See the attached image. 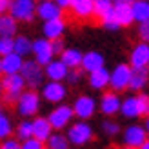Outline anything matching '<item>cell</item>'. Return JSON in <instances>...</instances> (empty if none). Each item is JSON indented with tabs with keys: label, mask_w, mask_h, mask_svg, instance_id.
<instances>
[{
	"label": "cell",
	"mask_w": 149,
	"mask_h": 149,
	"mask_svg": "<svg viewBox=\"0 0 149 149\" xmlns=\"http://www.w3.org/2000/svg\"><path fill=\"white\" fill-rule=\"evenodd\" d=\"M20 74L26 80V86L29 89H40L42 84L46 82V74H44V65H40L35 58H27L24 60V65L20 69Z\"/></svg>",
	"instance_id": "4"
},
{
	"label": "cell",
	"mask_w": 149,
	"mask_h": 149,
	"mask_svg": "<svg viewBox=\"0 0 149 149\" xmlns=\"http://www.w3.org/2000/svg\"><path fill=\"white\" fill-rule=\"evenodd\" d=\"M0 58H2V74H15V73H20L22 65H24V60H26L24 56L17 55L15 51H13V53H9V55L0 56Z\"/></svg>",
	"instance_id": "20"
},
{
	"label": "cell",
	"mask_w": 149,
	"mask_h": 149,
	"mask_svg": "<svg viewBox=\"0 0 149 149\" xmlns=\"http://www.w3.org/2000/svg\"><path fill=\"white\" fill-rule=\"evenodd\" d=\"M115 18L120 24V27H129L135 22L133 20V13H131V6H115Z\"/></svg>",
	"instance_id": "31"
},
{
	"label": "cell",
	"mask_w": 149,
	"mask_h": 149,
	"mask_svg": "<svg viewBox=\"0 0 149 149\" xmlns=\"http://www.w3.org/2000/svg\"><path fill=\"white\" fill-rule=\"evenodd\" d=\"M138 149H149V138H147V140H146V142H144L142 146H140Z\"/></svg>",
	"instance_id": "46"
},
{
	"label": "cell",
	"mask_w": 149,
	"mask_h": 149,
	"mask_svg": "<svg viewBox=\"0 0 149 149\" xmlns=\"http://www.w3.org/2000/svg\"><path fill=\"white\" fill-rule=\"evenodd\" d=\"M7 13L18 22H31L36 17V0H9Z\"/></svg>",
	"instance_id": "9"
},
{
	"label": "cell",
	"mask_w": 149,
	"mask_h": 149,
	"mask_svg": "<svg viewBox=\"0 0 149 149\" xmlns=\"http://www.w3.org/2000/svg\"><path fill=\"white\" fill-rule=\"evenodd\" d=\"M69 73V68L65 65L60 58H53L49 64L44 65V74L46 80H55V82H65V77Z\"/></svg>",
	"instance_id": "15"
},
{
	"label": "cell",
	"mask_w": 149,
	"mask_h": 149,
	"mask_svg": "<svg viewBox=\"0 0 149 149\" xmlns=\"http://www.w3.org/2000/svg\"><path fill=\"white\" fill-rule=\"evenodd\" d=\"M68 136L71 147H84L93 140V127L89 120H73L69 124V127L64 131Z\"/></svg>",
	"instance_id": "3"
},
{
	"label": "cell",
	"mask_w": 149,
	"mask_h": 149,
	"mask_svg": "<svg viewBox=\"0 0 149 149\" xmlns=\"http://www.w3.org/2000/svg\"><path fill=\"white\" fill-rule=\"evenodd\" d=\"M149 84V71L147 69H133L131 74V82H129V89L131 91H144Z\"/></svg>",
	"instance_id": "24"
},
{
	"label": "cell",
	"mask_w": 149,
	"mask_h": 149,
	"mask_svg": "<svg viewBox=\"0 0 149 149\" xmlns=\"http://www.w3.org/2000/svg\"><path fill=\"white\" fill-rule=\"evenodd\" d=\"M13 38L15 36H0V56L13 53Z\"/></svg>",
	"instance_id": "35"
},
{
	"label": "cell",
	"mask_w": 149,
	"mask_h": 149,
	"mask_svg": "<svg viewBox=\"0 0 149 149\" xmlns=\"http://www.w3.org/2000/svg\"><path fill=\"white\" fill-rule=\"evenodd\" d=\"M136 98H138L140 116H142V118L149 116V95H147V93H144V91H140V93H136Z\"/></svg>",
	"instance_id": "34"
},
{
	"label": "cell",
	"mask_w": 149,
	"mask_h": 149,
	"mask_svg": "<svg viewBox=\"0 0 149 149\" xmlns=\"http://www.w3.org/2000/svg\"><path fill=\"white\" fill-rule=\"evenodd\" d=\"M124 149H133V147H125V146H124Z\"/></svg>",
	"instance_id": "50"
},
{
	"label": "cell",
	"mask_w": 149,
	"mask_h": 149,
	"mask_svg": "<svg viewBox=\"0 0 149 149\" xmlns=\"http://www.w3.org/2000/svg\"><path fill=\"white\" fill-rule=\"evenodd\" d=\"M0 100H2V87H0Z\"/></svg>",
	"instance_id": "49"
},
{
	"label": "cell",
	"mask_w": 149,
	"mask_h": 149,
	"mask_svg": "<svg viewBox=\"0 0 149 149\" xmlns=\"http://www.w3.org/2000/svg\"><path fill=\"white\" fill-rule=\"evenodd\" d=\"M31 47H33V40L27 38L26 35H17L13 38V51L20 56H29L31 55Z\"/></svg>",
	"instance_id": "27"
},
{
	"label": "cell",
	"mask_w": 149,
	"mask_h": 149,
	"mask_svg": "<svg viewBox=\"0 0 149 149\" xmlns=\"http://www.w3.org/2000/svg\"><path fill=\"white\" fill-rule=\"evenodd\" d=\"M65 29H68V22H65L64 17H62V18H55V20L44 22L42 35H44V38H47V40H56V38H62L64 36Z\"/></svg>",
	"instance_id": "16"
},
{
	"label": "cell",
	"mask_w": 149,
	"mask_h": 149,
	"mask_svg": "<svg viewBox=\"0 0 149 149\" xmlns=\"http://www.w3.org/2000/svg\"><path fill=\"white\" fill-rule=\"evenodd\" d=\"M120 106H122V98L116 91H106L98 100V111L106 118H111L120 113Z\"/></svg>",
	"instance_id": "11"
},
{
	"label": "cell",
	"mask_w": 149,
	"mask_h": 149,
	"mask_svg": "<svg viewBox=\"0 0 149 149\" xmlns=\"http://www.w3.org/2000/svg\"><path fill=\"white\" fill-rule=\"evenodd\" d=\"M0 87H2V100L9 106H15L24 89H27L26 80L20 73L15 74H2L0 77Z\"/></svg>",
	"instance_id": "1"
},
{
	"label": "cell",
	"mask_w": 149,
	"mask_h": 149,
	"mask_svg": "<svg viewBox=\"0 0 149 149\" xmlns=\"http://www.w3.org/2000/svg\"><path fill=\"white\" fill-rule=\"evenodd\" d=\"M20 149H46V144L40 142L38 138L31 136L27 140H22V142H20Z\"/></svg>",
	"instance_id": "36"
},
{
	"label": "cell",
	"mask_w": 149,
	"mask_h": 149,
	"mask_svg": "<svg viewBox=\"0 0 149 149\" xmlns=\"http://www.w3.org/2000/svg\"><path fill=\"white\" fill-rule=\"evenodd\" d=\"M71 149H73V147H71Z\"/></svg>",
	"instance_id": "52"
},
{
	"label": "cell",
	"mask_w": 149,
	"mask_h": 149,
	"mask_svg": "<svg viewBox=\"0 0 149 149\" xmlns=\"http://www.w3.org/2000/svg\"><path fill=\"white\" fill-rule=\"evenodd\" d=\"M113 4L115 6H131L133 0H113Z\"/></svg>",
	"instance_id": "44"
},
{
	"label": "cell",
	"mask_w": 149,
	"mask_h": 149,
	"mask_svg": "<svg viewBox=\"0 0 149 149\" xmlns=\"http://www.w3.org/2000/svg\"><path fill=\"white\" fill-rule=\"evenodd\" d=\"M144 129H146L147 138H149V116H146V120H144Z\"/></svg>",
	"instance_id": "45"
},
{
	"label": "cell",
	"mask_w": 149,
	"mask_h": 149,
	"mask_svg": "<svg viewBox=\"0 0 149 149\" xmlns=\"http://www.w3.org/2000/svg\"><path fill=\"white\" fill-rule=\"evenodd\" d=\"M147 71H149V65H147Z\"/></svg>",
	"instance_id": "51"
},
{
	"label": "cell",
	"mask_w": 149,
	"mask_h": 149,
	"mask_svg": "<svg viewBox=\"0 0 149 149\" xmlns=\"http://www.w3.org/2000/svg\"><path fill=\"white\" fill-rule=\"evenodd\" d=\"M104 65H106V58H104V55L100 51H87V53H84V56H82L80 69L89 74V73L104 68Z\"/></svg>",
	"instance_id": "18"
},
{
	"label": "cell",
	"mask_w": 149,
	"mask_h": 149,
	"mask_svg": "<svg viewBox=\"0 0 149 149\" xmlns=\"http://www.w3.org/2000/svg\"><path fill=\"white\" fill-rule=\"evenodd\" d=\"M51 47H53V53H55V56H56V55H60L62 51L65 49L64 38H56V40H51Z\"/></svg>",
	"instance_id": "41"
},
{
	"label": "cell",
	"mask_w": 149,
	"mask_h": 149,
	"mask_svg": "<svg viewBox=\"0 0 149 149\" xmlns=\"http://www.w3.org/2000/svg\"><path fill=\"white\" fill-rule=\"evenodd\" d=\"M31 124H33V136L35 138H38L40 142L46 144V140L51 136V133H53V125L49 124L47 120V116H40V115H36L31 118Z\"/></svg>",
	"instance_id": "19"
},
{
	"label": "cell",
	"mask_w": 149,
	"mask_h": 149,
	"mask_svg": "<svg viewBox=\"0 0 149 149\" xmlns=\"http://www.w3.org/2000/svg\"><path fill=\"white\" fill-rule=\"evenodd\" d=\"M146 140H147V133L144 129V125H140V124H129L122 131V144L125 147L138 149Z\"/></svg>",
	"instance_id": "10"
},
{
	"label": "cell",
	"mask_w": 149,
	"mask_h": 149,
	"mask_svg": "<svg viewBox=\"0 0 149 149\" xmlns=\"http://www.w3.org/2000/svg\"><path fill=\"white\" fill-rule=\"evenodd\" d=\"M100 127H102V133L106 136H109V138H115V136H118L122 133V127H120V124H118L116 120H107L106 118Z\"/></svg>",
	"instance_id": "33"
},
{
	"label": "cell",
	"mask_w": 149,
	"mask_h": 149,
	"mask_svg": "<svg viewBox=\"0 0 149 149\" xmlns=\"http://www.w3.org/2000/svg\"><path fill=\"white\" fill-rule=\"evenodd\" d=\"M0 149H20V140L17 136H9L0 140Z\"/></svg>",
	"instance_id": "39"
},
{
	"label": "cell",
	"mask_w": 149,
	"mask_h": 149,
	"mask_svg": "<svg viewBox=\"0 0 149 149\" xmlns=\"http://www.w3.org/2000/svg\"><path fill=\"white\" fill-rule=\"evenodd\" d=\"M46 149H47V147H46Z\"/></svg>",
	"instance_id": "53"
},
{
	"label": "cell",
	"mask_w": 149,
	"mask_h": 149,
	"mask_svg": "<svg viewBox=\"0 0 149 149\" xmlns=\"http://www.w3.org/2000/svg\"><path fill=\"white\" fill-rule=\"evenodd\" d=\"M15 124L11 120V115L4 109V106H0V140L13 136Z\"/></svg>",
	"instance_id": "29"
},
{
	"label": "cell",
	"mask_w": 149,
	"mask_h": 149,
	"mask_svg": "<svg viewBox=\"0 0 149 149\" xmlns=\"http://www.w3.org/2000/svg\"><path fill=\"white\" fill-rule=\"evenodd\" d=\"M82 56H84V53H82L80 49L77 47H65L60 55H58V58L68 65L69 69H77L80 68V64H82Z\"/></svg>",
	"instance_id": "23"
},
{
	"label": "cell",
	"mask_w": 149,
	"mask_h": 149,
	"mask_svg": "<svg viewBox=\"0 0 149 149\" xmlns=\"http://www.w3.org/2000/svg\"><path fill=\"white\" fill-rule=\"evenodd\" d=\"M0 77H2V58H0Z\"/></svg>",
	"instance_id": "47"
},
{
	"label": "cell",
	"mask_w": 149,
	"mask_h": 149,
	"mask_svg": "<svg viewBox=\"0 0 149 149\" xmlns=\"http://www.w3.org/2000/svg\"><path fill=\"white\" fill-rule=\"evenodd\" d=\"M47 120L49 124L53 125L55 131H65L69 127V124L74 120V113H73V107L69 106V104H56V106L49 111L47 115Z\"/></svg>",
	"instance_id": "5"
},
{
	"label": "cell",
	"mask_w": 149,
	"mask_h": 149,
	"mask_svg": "<svg viewBox=\"0 0 149 149\" xmlns=\"http://www.w3.org/2000/svg\"><path fill=\"white\" fill-rule=\"evenodd\" d=\"M131 74H133V68H131L127 62L116 64L115 68L109 71V87H111V91L120 93V91L129 89Z\"/></svg>",
	"instance_id": "6"
},
{
	"label": "cell",
	"mask_w": 149,
	"mask_h": 149,
	"mask_svg": "<svg viewBox=\"0 0 149 149\" xmlns=\"http://www.w3.org/2000/svg\"><path fill=\"white\" fill-rule=\"evenodd\" d=\"M87 82H89V86H91L95 91H104V89H107L109 87V69L104 65V68L89 73Z\"/></svg>",
	"instance_id": "22"
},
{
	"label": "cell",
	"mask_w": 149,
	"mask_h": 149,
	"mask_svg": "<svg viewBox=\"0 0 149 149\" xmlns=\"http://www.w3.org/2000/svg\"><path fill=\"white\" fill-rule=\"evenodd\" d=\"M36 17H38L42 22L62 18L64 17V9L55 2V0H40V2H36Z\"/></svg>",
	"instance_id": "14"
},
{
	"label": "cell",
	"mask_w": 149,
	"mask_h": 149,
	"mask_svg": "<svg viewBox=\"0 0 149 149\" xmlns=\"http://www.w3.org/2000/svg\"><path fill=\"white\" fill-rule=\"evenodd\" d=\"M95 2H113V0H95Z\"/></svg>",
	"instance_id": "48"
},
{
	"label": "cell",
	"mask_w": 149,
	"mask_h": 149,
	"mask_svg": "<svg viewBox=\"0 0 149 149\" xmlns=\"http://www.w3.org/2000/svg\"><path fill=\"white\" fill-rule=\"evenodd\" d=\"M40 96L44 102L47 104H53V106H56V104H62L65 102V98H68V86L64 84V82H55V80H47L44 82L42 87H40Z\"/></svg>",
	"instance_id": "7"
},
{
	"label": "cell",
	"mask_w": 149,
	"mask_h": 149,
	"mask_svg": "<svg viewBox=\"0 0 149 149\" xmlns=\"http://www.w3.org/2000/svg\"><path fill=\"white\" fill-rule=\"evenodd\" d=\"M18 20H15L9 13L0 15V36H17Z\"/></svg>",
	"instance_id": "25"
},
{
	"label": "cell",
	"mask_w": 149,
	"mask_h": 149,
	"mask_svg": "<svg viewBox=\"0 0 149 149\" xmlns=\"http://www.w3.org/2000/svg\"><path fill=\"white\" fill-rule=\"evenodd\" d=\"M131 13H133V20L136 24L144 22V20H149V0H133Z\"/></svg>",
	"instance_id": "26"
},
{
	"label": "cell",
	"mask_w": 149,
	"mask_h": 149,
	"mask_svg": "<svg viewBox=\"0 0 149 149\" xmlns=\"http://www.w3.org/2000/svg\"><path fill=\"white\" fill-rule=\"evenodd\" d=\"M69 11L77 20H89L95 17V0H74Z\"/></svg>",
	"instance_id": "17"
},
{
	"label": "cell",
	"mask_w": 149,
	"mask_h": 149,
	"mask_svg": "<svg viewBox=\"0 0 149 149\" xmlns=\"http://www.w3.org/2000/svg\"><path fill=\"white\" fill-rule=\"evenodd\" d=\"M31 55H33V58L40 65L49 64L55 58L53 47H51V40L44 38V36H42V38H35L33 40V47H31Z\"/></svg>",
	"instance_id": "12"
},
{
	"label": "cell",
	"mask_w": 149,
	"mask_h": 149,
	"mask_svg": "<svg viewBox=\"0 0 149 149\" xmlns=\"http://www.w3.org/2000/svg\"><path fill=\"white\" fill-rule=\"evenodd\" d=\"M82 71L80 68H77V69H69V73H68V77H65V82H68L69 86H77V84H80V80H82Z\"/></svg>",
	"instance_id": "37"
},
{
	"label": "cell",
	"mask_w": 149,
	"mask_h": 149,
	"mask_svg": "<svg viewBox=\"0 0 149 149\" xmlns=\"http://www.w3.org/2000/svg\"><path fill=\"white\" fill-rule=\"evenodd\" d=\"M100 26L106 29V31H118V29H120V24L116 22L115 15H113V17H109V18H106V20H102Z\"/></svg>",
	"instance_id": "40"
},
{
	"label": "cell",
	"mask_w": 149,
	"mask_h": 149,
	"mask_svg": "<svg viewBox=\"0 0 149 149\" xmlns=\"http://www.w3.org/2000/svg\"><path fill=\"white\" fill-rule=\"evenodd\" d=\"M17 113L22 118H33L38 115V111L42 107V96L36 89H24L22 95L18 96V100L15 102Z\"/></svg>",
	"instance_id": "2"
},
{
	"label": "cell",
	"mask_w": 149,
	"mask_h": 149,
	"mask_svg": "<svg viewBox=\"0 0 149 149\" xmlns=\"http://www.w3.org/2000/svg\"><path fill=\"white\" fill-rule=\"evenodd\" d=\"M7 9H9V0H0V15L7 13Z\"/></svg>",
	"instance_id": "43"
},
{
	"label": "cell",
	"mask_w": 149,
	"mask_h": 149,
	"mask_svg": "<svg viewBox=\"0 0 149 149\" xmlns=\"http://www.w3.org/2000/svg\"><path fill=\"white\" fill-rule=\"evenodd\" d=\"M71 107L77 120H91L98 111V102L91 95H78L71 104Z\"/></svg>",
	"instance_id": "8"
},
{
	"label": "cell",
	"mask_w": 149,
	"mask_h": 149,
	"mask_svg": "<svg viewBox=\"0 0 149 149\" xmlns=\"http://www.w3.org/2000/svg\"><path fill=\"white\" fill-rule=\"evenodd\" d=\"M55 2H56V4L60 6L64 11H65V9H69V7H71V4L74 2V0H55Z\"/></svg>",
	"instance_id": "42"
},
{
	"label": "cell",
	"mask_w": 149,
	"mask_h": 149,
	"mask_svg": "<svg viewBox=\"0 0 149 149\" xmlns=\"http://www.w3.org/2000/svg\"><path fill=\"white\" fill-rule=\"evenodd\" d=\"M120 113H122L124 118H127V120H136V118H142V116H140V107H138L136 95H129V96H125V98H122Z\"/></svg>",
	"instance_id": "21"
},
{
	"label": "cell",
	"mask_w": 149,
	"mask_h": 149,
	"mask_svg": "<svg viewBox=\"0 0 149 149\" xmlns=\"http://www.w3.org/2000/svg\"><path fill=\"white\" fill-rule=\"evenodd\" d=\"M138 38L142 42H149V20H144V22H138Z\"/></svg>",
	"instance_id": "38"
},
{
	"label": "cell",
	"mask_w": 149,
	"mask_h": 149,
	"mask_svg": "<svg viewBox=\"0 0 149 149\" xmlns=\"http://www.w3.org/2000/svg\"><path fill=\"white\" fill-rule=\"evenodd\" d=\"M46 147L47 149H71V144L64 131H53L51 136L46 140Z\"/></svg>",
	"instance_id": "28"
},
{
	"label": "cell",
	"mask_w": 149,
	"mask_h": 149,
	"mask_svg": "<svg viewBox=\"0 0 149 149\" xmlns=\"http://www.w3.org/2000/svg\"><path fill=\"white\" fill-rule=\"evenodd\" d=\"M115 15V6L113 2H95V17L100 22Z\"/></svg>",
	"instance_id": "32"
},
{
	"label": "cell",
	"mask_w": 149,
	"mask_h": 149,
	"mask_svg": "<svg viewBox=\"0 0 149 149\" xmlns=\"http://www.w3.org/2000/svg\"><path fill=\"white\" fill-rule=\"evenodd\" d=\"M13 136H17L20 142H22V140L31 138V136H33V124H31V118H22V120L15 125Z\"/></svg>",
	"instance_id": "30"
},
{
	"label": "cell",
	"mask_w": 149,
	"mask_h": 149,
	"mask_svg": "<svg viewBox=\"0 0 149 149\" xmlns=\"http://www.w3.org/2000/svg\"><path fill=\"white\" fill-rule=\"evenodd\" d=\"M133 69H147L149 65V42L135 44L129 53V62H127Z\"/></svg>",
	"instance_id": "13"
}]
</instances>
